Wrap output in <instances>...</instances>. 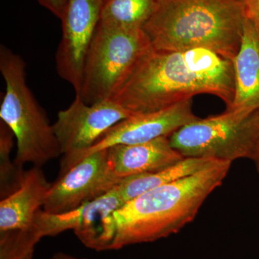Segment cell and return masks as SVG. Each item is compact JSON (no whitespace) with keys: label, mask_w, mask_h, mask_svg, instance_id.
<instances>
[{"label":"cell","mask_w":259,"mask_h":259,"mask_svg":"<svg viewBox=\"0 0 259 259\" xmlns=\"http://www.w3.org/2000/svg\"><path fill=\"white\" fill-rule=\"evenodd\" d=\"M233 61L212 51L151 49L139 61L112 100L132 115L164 110L200 94L234 97Z\"/></svg>","instance_id":"obj_1"},{"label":"cell","mask_w":259,"mask_h":259,"mask_svg":"<svg viewBox=\"0 0 259 259\" xmlns=\"http://www.w3.org/2000/svg\"><path fill=\"white\" fill-rule=\"evenodd\" d=\"M245 18L259 31V0H241Z\"/></svg>","instance_id":"obj_19"},{"label":"cell","mask_w":259,"mask_h":259,"mask_svg":"<svg viewBox=\"0 0 259 259\" xmlns=\"http://www.w3.org/2000/svg\"><path fill=\"white\" fill-rule=\"evenodd\" d=\"M152 49L143 29L123 30L99 23L76 96L89 105L112 100L141 58Z\"/></svg>","instance_id":"obj_5"},{"label":"cell","mask_w":259,"mask_h":259,"mask_svg":"<svg viewBox=\"0 0 259 259\" xmlns=\"http://www.w3.org/2000/svg\"><path fill=\"white\" fill-rule=\"evenodd\" d=\"M125 204L117 187L103 197L61 214H49L40 209L33 226L42 238L56 236L72 230L83 244L99 250L105 218Z\"/></svg>","instance_id":"obj_11"},{"label":"cell","mask_w":259,"mask_h":259,"mask_svg":"<svg viewBox=\"0 0 259 259\" xmlns=\"http://www.w3.org/2000/svg\"><path fill=\"white\" fill-rule=\"evenodd\" d=\"M51 259H83L78 258L76 257L72 256V255L67 254V253H63V252H59L53 255L52 258Z\"/></svg>","instance_id":"obj_22"},{"label":"cell","mask_w":259,"mask_h":259,"mask_svg":"<svg viewBox=\"0 0 259 259\" xmlns=\"http://www.w3.org/2000/svg\"><path fill=\"white\" fill-rule=\"evenodd\" d=\"M245 21L241 0H156L143 27L153 49H204L233 61Z\"/></svg>","instance_id":"obj_3"},{"label":"cell","mask_w":259,"mask_h":259,"mask_svg":"<svg viewBox=\"0 0 259 259\" xmlns=\"http://www.w3.org/2000/svg\"><path fill=\"white\" fill-rule=\"evenodd\" d=\"M112 171L107 149L84 156L51 185L42 210L49 214L69 212L103 197L120 183Z\"/></svg>","instance_id":"obj_7"},{"label":"cell","mask_w":259,"mask_h":259,"mask_svg":"<svg viewBox=\"0 0 259 259\" xmlns=\"http://www.w3.org/2000/svg\"><path fill=\"white\" fill-rule=\"evenodd\" d=\"M112 100L89 105L79 96L58 113L54 124L62 156H73L90 149L112 126L132 116Z\"/></svg>","instance_id":"obj_9"},{"label":"cell","mask_w":259,"mask_h":259,"mask_svg":"<svg viewBox=\"0 0 259 259\" xmlns=\"http://www.w3.org/2000/svg\"><path fill=\"white\" fill-rule=\"evenodd\" d=\"M235 91L226 110L252 112L259 110V31L245 18L241 46L233 59Z\"/></svg>","instance_id":"obj_14"},{"label":"cell","mask_w":259,"mask_h":259,"mask_svg":"<svg viewBox=\"0 0 259 259\" xmlns=\"http://www.w3.org/2000/svg\"><path fill=\"white\" fill-rule=\"evenodd\" d=\"M39 4L49 10L56 18L61 19L64 15L68 0H37Z\"/></svg>","instance_id":"obj_20"},{"label":"cell","mask_w":259,"mask_h":259,"mask_svg":"<svg viewBox=\"0 0 259 259\" xmlns=\"http://www.w3.org/2000/svg\"><path fill=\"white\" fill-rule=\"evenodd\" d=\"M258 110H226L221 115L198 118L169 136L172 147L184 157L233 162L254 161L258 141Z\"/></svg>","instance_id":"obj_6"},{"label":"cell","mask_w":259,"mask_h":259,"mask_svg":"<svg viewBox=\"0 0 259 259\" xmlns=\"http://www.w3.org/2000/svg\"><path fill=\"white\" fill-rule=\"evenodd\" d=\"M156 5V0H105L100 23L112 28L142 29Z\"/></svg>","instance_id":"obj_16"},{"label":"cell","mask_w":259,"mask_h":259,"mask_svg":"<svg viewBox=\"0 0 259 259\" xmlns=\"http://www.w3.org/2000/svg\"><path fill=\"white\" fill-rule=\"evenodd\" d=\"M15 135L9 126L0 120V196L5 198L20 188L25 171L10 158Z\"/></svg>","instance_id":"obj_17"},{"label":"cell","mask_w":259,"mask_h":259,"mask_svg":"<svg viewBox=\"0 0 259 259\" xmlns=\"http://www.w3.org/2000/svg\"><path fill=\"white\" fill-rule=\"evenodd\" d=\"M231 165L214 161L202 171L125 202L104 221L100 250L150 243L178 233L194 221L209 194L222 185Z\"/></svg>","instance_id":"obj_2"},{"label":"cell","mask_w":259,"mask_h":259,"mask_svg":"<svg viewBox=\"0 0 259 259\" xmlns=\"http://www.w3.org/2000/svg\"><path fill=\"white\" fill-rule=\"evenodd\" d=\"M51 185L40 167L25 171L20 188L0 201V231L31 228Z\"/></svg>","instance_id":"obj_13"},{"label":"cell","mask_w":259,"mask_h":259,"mask_svg":"<svg viewBox=\"0 0 259 259\" xmlns=\"http://www.w3.org/2000/svg\"><path fill=\"white\" fill-rule=\"evenodd\" d=\"M258 141H257L256 153H255V158L254 163L256 167L257 171L259 174V110H258Z\"/></svg>","instance_id":"obj_21"},{"label":"cell","mask_w":259,"mask_h":259,"mask_svg":"<svg viewBox=\"0 0 259 259\" xmlns=\"http://www.w3.org/2000/svg\"><path fill=\"white\" fill-rule=\"evenodd\" d=\"M105 0H68L61 18L62 36L56 51V71L74 89L81 88L85 59L100 23Z\"/></svg>","instance_id":"obj_10"},{"label":"cell","mask_w":259,"mask_h":259,"mask_svg":"<svg viewBox=\"0 0 259 259\" xmlns=\"http://www.w3.org/2000/svg\"><path fill=\"white\" fill-rule=\"evenodd\" d=\"M215 161L218 160L185 157L175 164L160 171L123 179L117 186V191L125 203L148 191L202 171Z\"/></svg>","instance_id":"obj_15"},{"label":"cell","mask_w":259,"mask_h":259,"mask_svg":"<svg viewBox=\"0 0 259 259\" xmlns=\"http://www.w3.org/2000/svg\"><path fill=\"white\" fill-rule=\"evenodd\" d=\"M112 171L121 180L153 173L175 164L184 156L163 136L142 144L116 145L107 148Z\"/></svg>","instance_id":"obj_12"},{"label":"cell","mask_w":259,"mask_h":259,"mask_svg":"<svg viewBox=\"0 0 259 259\" xmlns=\"http://www.w3.org/2000/svg\"><path fill=\"white\" fill-rule=\"evenodd\" d=\"M198 118L192 111V99L160 111L131 116L112 126L90 149L73 156H63L59 175L92 153L116 145L139 144L163 136L169 137L182 126Z\"/></svg>","instance_id":"obj_8"},{"label":"cell","mask_w":259,"mask_h":259,"mask_svg":"<svg viewBox=\"0 0 259 259\" xmlns=\"http://www.w3.org/2000/svg\"><path fill=\"white\" fill-rule=\"evenodd\" d=\"M41 238L33 226L0 231V259H32L35 245Z\"/></svg>","instance_id":"obj_18"},{"label":"cell","mask_w":259,"mask_h":259,"mask_svg":"<svg viewBox=\"0 0 259 259\" xmlns=\"http://www.w3.org/2000/svg\"><path fill=\"white\" fill-rule=\"evenodd\" d=\"M0 71L6 84L0 118L17 140L15 163L22 168L25 163L41 168L62 156L54 126L29 88L26 63L5 45L0 47Z\"/></svg>","instance_id":"obj_4"}]
</instances>
